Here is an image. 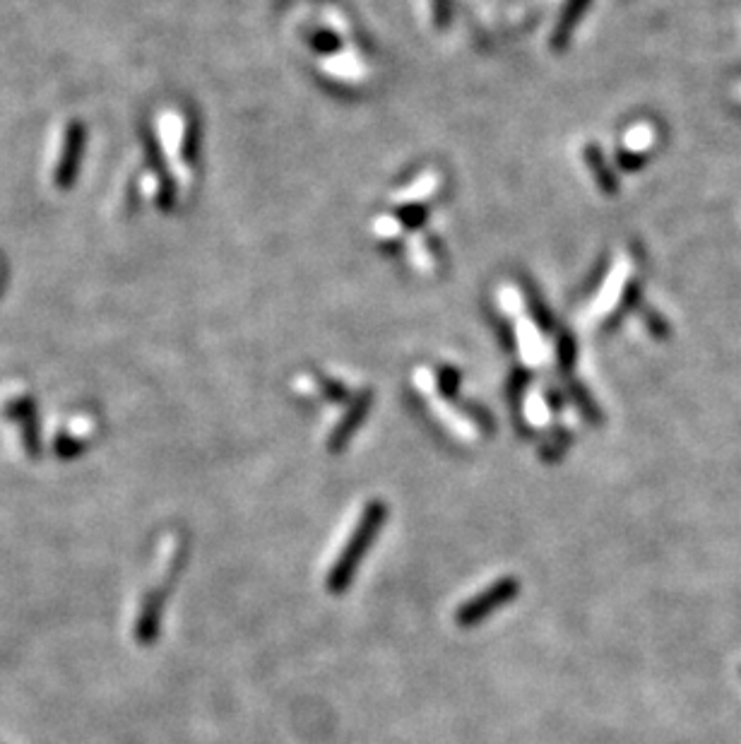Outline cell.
Here are the masks:
<instances>
[{"label":"cell","instance_id":"cell-1","mask_svg":"<svg viewBox=\"0 0 741 744\" xmlns=\"http://www.w3.org/2000/svg\"><path fill=\"white\" fill-rule=\"evenodd\" d=\"M383 518H385V506L381 504V501H373V504H369V509H366L364 516H361L357 535L349 540L345 552H342L340 562H337L335 569L330 571V588L342 590L347 586L349 578H352L354 574V569H357L361 562V557H364V552L373 542V537H376L378 530H381Z\"/></svg>","mask_w":741,"mask_h":744},{"label":"cell","instance_id":"cell-2","mask_svg":"<svg viewBox=\"0 0 741 744\" xmlns=\"http://www.w3.org/2000/svg\"><path fill=\"white\" fill-rule=\"evenodd\" d=\"M515 593H518V583H515L513 578H503V581L494 583V586L486 590V593L479 595L477 600H472L470 605L460 607L458 624H462V627L477 624L479 619H484L491 610H496V607L506 605L508 600H513Z\"/></svg>","mask_w":741,"mask_h":744}]
</instances>
